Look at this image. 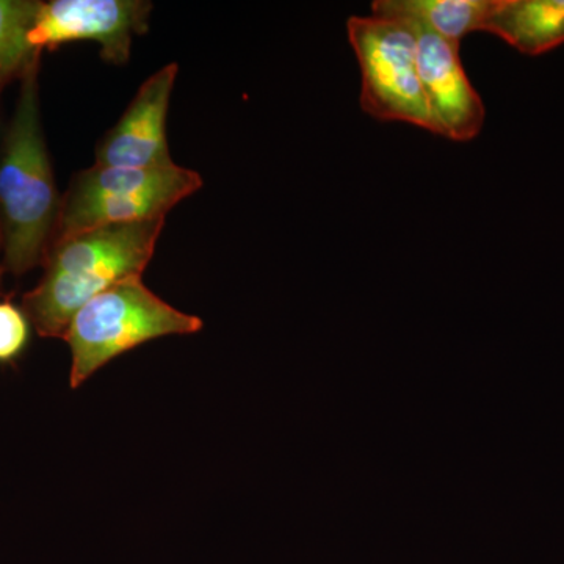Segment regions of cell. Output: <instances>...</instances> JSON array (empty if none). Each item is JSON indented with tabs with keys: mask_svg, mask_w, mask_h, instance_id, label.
Instances as JSON below:
<instances>
[{
	"mask_svg": "<svg viewBox=\"0 0 564 564\" xmlns=\"http://www.w3.org/2000/svg\"><path fill=\"white\" fill-rule=\"evenodd\" d=\"M165 218L106 226L55 240L39 285L22 310L41 337H63L84 304L118 282L141 276L154 256Z\"/></svg>",
	"mask_w": 564,
	"mask_h": 564,
	"instance_id": "6da1fadb",
	"label": "cell"
},
{
	"mask_svg": "<svg viewBox=\"0 0 564 564\" xmlns=\"http://www.w3.org/2000/svg\"><path fill=\"white\" fill-rule=\"evenodd\" d=\"M21 80L0 154L2 265L13 274L28 273L44 262L62 204L41 126L39 63Z\"/></svg>",
	"mask_w": 564,
	"mask_h": 564,
	"instance_id": "7a4b0ae2",
	"label": "cell"
},
{
	"mask_svg": "<svg viewBox=\"0 0 564 564\" xmlns=\"http://www.w3.org/2000/svg\"><path fill=\"white\" fill-rule=\"evenodd\" d=\"M202 329V318L163 302L141 276L118 282L84 304L63 334L70 350V388H80L106 364L140 345Z\"/></svg>",
	"mask_w": 564,
	"mask_h": 564,
	"instance_id": "3957f363",
	"label": "cell"
},
{
	"mask_svg": "<svg viewBox=\"0 0 564 564\" xmlns=\"http://www.w3.org/2000/svg\"><path fill=\"white\" fill-rule=\"evenodd\" d=\"M202 187L198 173L176 163L158 169L91 166L70 181L52 242L106 226L165 218Z\"/></svg>",
	"mask_w": 564,
	"mask_h": 564,
	"instance_id": "277c9868",
	"label": "cell"
},
{
	"mask_svg": "<svg viewBox=\"0 0 564 564\" xmlns=\"http://www.w3.org/2000/svg\"><path fill=\"white\" fill-rule=\"evenodd\" d=\"M348 40L361 69V109L380 121H403L436 133L415 62V39L402 21L351 17Z\"/></svg>",
	"mask_w": 564,
	"mask_h": 564,
	"instance_id": "5b68a950",
	"label": "cell"
},
{
	"mask_svg": "<svg viewBox=\"0 0 564 564\" xmlns=\"http://www.w3.org/2000/svg\"><path fill=\"white\" fill-rule=\"evenodd\" d=\"M152 3L144 0H50L39 2L29 44L40 52L90 40L101 44L99 55L113 65L131 57L133 35L150 29Z\"/></svg>",
	"mask_w": 564,
	"mask_h": 564,
	"instance_id": "8992f818",
	"label": "cell"
},
{
	"mask_svg": "<svg viewBox=\"0 0 564 564\" xmlns=\"http://www.w3.org/2000/svg\"><path fill=\"white\" fill-rule=\"evenodd\" d=\"M392 20L402 21L414 33L419 79L437 135L454 141H470L480 135L485 104L464 70L459 44L448 43L419 22Z\"/></svg>",
	"mask_w": 564,
	"mask_h": 564,
	"instance_id": "52a82bcc",
	"label": "cell"
},
{
	"mask_svg": "<svg viewBox=\"0 0 564 564\" xmlns=\"http://www.w3.org/2000/svg\"><path fill=\"white\" fill-rule=\"evenodd\" d=\"M176 76L177 65L170 63L141 85L120 121L99 141L95 165L111 169L173 165L166 117Z\"/></svg>",
	"mask_w": 564,
	"mask_h": 564,
	"instance_id": "ba28073f",
	"label": "cell"
},
{
	"mask_svg": "<svg viewBox=\"0 0 564 564\" xmlns=\"http://www.w3.org/2000/svg\"><path fill=\"white\" fill-rule=\"evenodd\" d=\"M484 32L540 55L564 44V0H496Z\"/></svg>",
	"mask_w": 564,
	"mask_h": 564,
	"instance_id": "9c48e42d",
	"label": "cell"
},
{
	"mask_svg": "<svg viewBox=\"0 0 564 564\" xmlns=\"http://www.w3.org/2000/svg\"><path fill=\"white\" fill-rule=\"evenodd\" d=\"M496 0H377L373 17L402 18L425 25L448 43L459 44L473 32H484Z\"/></svg>",
	"mask_w": 564,
	"mask_h": 564,
	"instance_id": "30bf717a",
	"label": "cell"
},
{
	"mask_svg": "<svg viewBox=\"0 0 564 564\" xmlns=\"http://www.w3.org/2000/svg\"><path fill=\"white\" fill-rule=\"evenodd\" d=\"M36 9L32 0H0V91L40 62V52L29 44Z\"/></svg>",
	"mask_w": 564,
	"mask_h": 564,
	"instance_id": "8fae6325",
	"label": "cell"
},
{
	"mask_svg": "<svg viewBox=\"0 0 564 564\" xmlns=\"http://www.w3.org/2000/svg\"><path fill=\"white\" fill-rule=\"evenodd\" d=\"M32 323L17 304L0 302V366L18 361L31 343Z\"/></svg>",
	"mask_w": 564,
	"mask_h": 564,
	"instance_id": "7c38bea8",
	"label": "cell"
},
{
	"mask_svg": "<svg viewBox=\"0 0 564 564\" xmlns=\"http://www.w3.org/2000/svg\"><path fill=\"white\" fill-rule=\"evenodd\" d=\"M3 273H6V269H3L2 263H0V285H2Z\"/></svg>",
	"mask_w": 564,
	"mask_h": 564,
	"instance_id": "4fadbf2b",
	"label": "cell"
},
{
	"mask_svg": "<svg viewBox=\"0 0 564 564\" xmlns=\"http://www.w3.org/2000/svg\"><path fill=\"white\" fill-rule=\"evenodd\" d=\"M0 250H2V225H0Z\"/></svg>",
	"mask_w": 564,
	"mask_h": 564,
	"instance_id": "5bb4252c",
	"label": "cell"
}]
</instances>
